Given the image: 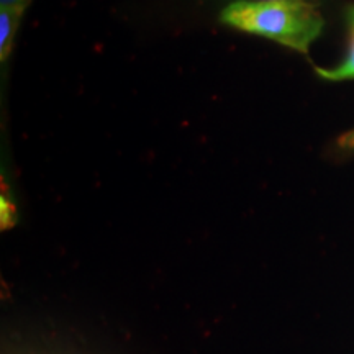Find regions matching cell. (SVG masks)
<instances>
[{
    "instance_id": "1",
    "label": "cell",
    "mask_w": 354,
    "mask_h": 354,
    "mask_svg": "<svg viewBox=\"0 0 354 354\" xmlns=\"http://www.w3.org/2000/svg\"><path fill=\"white\" fill-rule=\"evenodd\" d=\"M220 21L240 32L272 39L282 46L308 55L325 26L315 3L305 0H234L220 13Z\"/></svg>"
},
{
    "instance_id": "6",
    "label": "cell",
    "mask_w": 354,
    "mask_h": 354,
    "mask_svg": "<svg viewBox=\"0 0 354 354\" xmlns=\"http://www.w3.org/2000/svg\"><path fill=\"white\" fill-rule=\"evenodd\" d=\"M250 2H268V0H250ZM305 2H315V0H305Z\"/></svg>"
},
{
    "instance_id": "2",
    "label": "cell",
    "mask_w": 354,
    "mask_h": 354,
    "mask_svg": "<svg viewBox=\"0 0 354 354\" xmlns=\"http://www.w3.org/2000/svg\"><path fill=\"white\" fill-rule=\"evenodd\" d=\"M346 25H348V51L343 61L335 68H317L315 73L326 81H351L354 79V3L346 7Z\"/></svg>"
},
{
    "instance_id": "3",
    "label": "cell",
    "mask_w": 354,
    "mask_h": 354,
    "mask_svg": "<svg viewBox=\"0 0 354 354\" xmlns=\"http://www.w3.org/2000/svg\"><path fill=\"white\" fill-rule=\"evenodd\" d=\"M24 13L20 8H0V63L2 64H6L10 57Z\"/></svg>"
},
{
    "instance_id": "4",
    "label": "cell",
    "mask_w": 354,
    "mask_h": 354,
    "mask_svg": "<svg viewBox=\"0 0 354 354\" xmlns=\"http://www.w3.org/2000/svg\"><path fill=\"white\" fill-rule=\"evenodd\" d=\"M0 221H2V230L13 227L17 221V207L6 190L0 196Z\"/></svg>"
},
{
    "instance_id": "5",
    "label": "cell",
    "mask_w": 354,
    "mask_h": 354,
    "mask_svg": "<svg viewBox=\"0 0 354 354\" xmlns=\"http://www.w3.org/2000/svg\"><path fill=\"white\" fill-rule=\"evenodd\" d=\"M32 0H0V8H20L26 10Z\"/></svg>"
}]
</instances>
